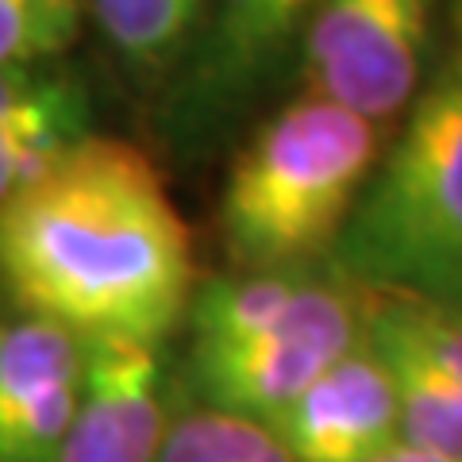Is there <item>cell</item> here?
I'll use <instances>...</instances> for the list:
<instances>
[{"label": "cell", "mask_w": 462, "mask_h": 462, "mask_svg": "<svg viewBox=\"0 0 462 462\" xmlns=\"http://www.w3.org/2000/svg\"><path fill=\"white\" fill-rule=\"evenodd\" d=\"M0 285L23 316L81 339L162 346L193 297L189 227L139 147L81 135L47 178L0 205Z\"/></svg>", "instance_id": "1"}, {"label": "cell", "mask_w": 462, "mask_h": 462, "mask_svg": "<svg viewBox=\"0 0 462 462\" xmlns=\"http://www.w3.org/2000/svg\"><path fill=\"white\" fill-rule=\"evenodd\" d=\"M324 263L374 297L462 309V0H447L428 78Z\"/></svg>", "instance_id": "2"}, {"label": "cell", "mask_w": 462, "mask_h": 462, "mask_svg": "<svg viewBox=\"0 0 462 462\" xmlns=\"http://www.w3.org/2000/svg\"><path fill=\"white\" fill-rule=\"evenodd\" d=\"M385 154V127L300 93L251 135L227 170L220 231L239 270L328 258Z\"/></svg>", "instance_id": "3"}, {"label": "cell", "mask_w": 462, "mask_h": 462, "mask_svg": "<svg viewBox=\"0 0 462 462\" xmlns=\"http://www.w3.org/2000/svg\"><path fill=\"white\" fill-rule=\"evenodd\" d=\"M366 289L336 270H312L263 336L220 351H193V385L208 409L273 428L293 401L336 366L366 331Z\"/></svg>", "instance_id": "4"}, {"label": "cell", "mask_w": 462, "mask_h": 462, "mask_svg": "<svg viewBox=\"0 0 462 462\" xmlns=\"http://www.w3.org/2000/svg\"><path fill=\"white\" fill-rule=\"evenodd\" d=\"M443 0H316L300 32L305 93L389 127L428 78Z\"/></svg>", "instance_id": "5"}, {"label": "cell", "mask_w": 462, "mask_h": 462, "mask_svg": "<svg viewBox=\"0 0 462 462\" xmlns=\"http://www.w3.org/2000/svg\"><path fill=\"white\" fill-rule=\"evenodd\" d=\"M316 0H208L193 66L178 97L189 132H216L278 78L300 47Z\"/></svg>", "instance_id": "6"}, {"label": "cell", "mask_w": 462, "mask_h": 462, "mask_svg": "<svg viewBox=\"0 0 462 462\" xmlns=\"http://www.w3.org/2000/svg\"><path fill=\"white\" fill-rule=\"evenodd\" d=\"M166 355L154 343L81 339V393L54 462H154L170 431Z\"/></svg>", "instance_id": "7"}, {"label": "cell", "mask_w": 462, "mask_h": 462, "mask_svg": "<svg viewBox=\"0 0 462 462\" xmlns=\"http://www.w3.org/2000/svg\"><path fill=\"white\" fill-rule=\"evenodd\" d=\"M273 431L297 462H374L401 443L397 385L366 331L293 401Z\"/></svg>", "instance_id": "8"}, {"label": "cell", "mask_w": 462, "mask_h": 462, "mask_svg": "<svg viewBox=\"0 0 462 462\" xmlns=\"http://www.w3.org/2000/svg\"><path fill=\"white\" fill-rule=\"evenodd\" d=\"M81 393V336L39 316L0 324V462H54Z\"/></svg>", "instance_id": "9"}, {"label": "cell", "mask_w": 462, "mask_h": 462, "mask_svg": "<svg viewBox=\"0 0 462 462\" xmlns=\"http://www.w3.org/2000/svg\"><path fill=\"white\" fill-rule=\"evenodd\" d=\"M312 278V266L285 270H236L224 278H208L193 289L185 324L193 331V351L247 343L278 320L293 305L300 285Z\"/></svg>", "instance_id": "10"}, {"label": "cell", "mask_w": 462, "mask_h": 462, "mask_svg": "<svg viewBox=\"0 0 462 462\" xmlns=\"http://www.w3.org/2000/svg\"><path fill=\"white\" fill-rule=\"evenodd\" d=\"M374 351L385 358L397 385L401 409V439L436 455L443 462H462V382L436 370L393 339L370 336Z\"/></svg>", "instance_id": "11"}, {"label": "cell", "mask_w": 462, "mask_h": 462, "mask_svg": "<svg viewBox=\"0 0 462 462\" xmlns=\"http://www.w3.org/2000/svg\"><path fill=\"white\" fill-rule=\"evenodd\" d=\"M89 12L116 54L135 66H162L200 23L208 0H89Z\"/></svg>", "instance_id": "12"}, {"label": "cell", "mask_w": 462, "mask_h": 462, "mask_svg": "<svg viewBox=\"0 0 462 462\" xmlns=\"http://www.w3.org/2000/svg\"><path fill=\"white\" fill-rule=\"evenodd\" d=\"M154 462H297L266 424L220 409H197L170 424Z\"/></svg>", "instance_id": "13"}, {"label": "cell", "mask_w": 462, "mask_h": 462, "mask_svg": "<svg viewBox=\"0 0 462 462\" xmlns=\"http://www.w3.org/2000/svg\"><path fill=\"white\" fill-rule=\"evenodd\" d=\"M366 331L393 339L420 355L424 363L462 382V309L436 300L409 297H374L366 293Z\"/></svg>", "instance_id": "14"}, {"label": "cell", "mask_w": 462, "mask_h": 462, "mask_svg": "<svg viewBox=\"0 0 462 462\" xmlns=\"http://www.w3.org/2000/svg\"><path fill=\"white\" fill-rule=\"evenodd\" d=\"M85 0H0V66H42L78 35Z\"/></svg>", "instance_id": "15"}, {"label": "cell", "mask_w": 462, "mask_h": 462, "mask_svg": "<svg viewBox=\"0 0 462 462\" xmlns=\"http://www.w3.org/2000/svg\"><path fill=\"white\" fill-rule=\"evenodd\" d=\"M81 135L85 116H54V120L0 127V205L47 178Z\"/></svg>", "instance_id": "16"}, {"label": "cell", "mask_w": 462, "mask_h": 462, "mask_svg": "<svg viewBox=\"0 0 462 462\" xmlns=\"http://www.w3.org/2000/svg\"><path fill=\"white\" fill-rule=\"evenodd\" d=\"M54 116H85L89 97L69 69L54 66H0V127L54 120Z\"/></svg>", "instance_id": "17"}, {"label": "cell", "mask_w": 462, "mask_h": 462, "mask_svg": "<svg viewBox=\"0 0 462 462\" xmlns=\"http://www.w3.org/2000/svg\"><path fill=\"white\" fill-rule=\"evenodd\" d=\"M374 462H443V458H436V455H428V451H420V447H412V443H393L385 455H378Z\"/></svg>", "instance_id": "18"}]
</instances>
